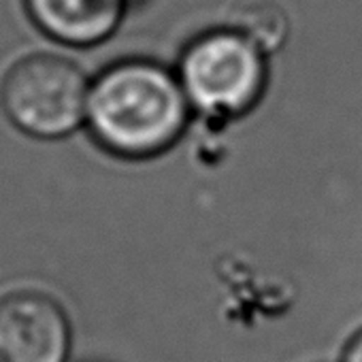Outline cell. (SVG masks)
I'll return each mask as SVG.
<instances>
[{
  "instance_id": "obj_1",
  "label": "cell",
  "mask_w": 362,
  "mask_h": 362,
  "mask_svg": "<svg viewBox=\"0 0 362 362\" xmlns=\"http://www.w3.org/2000/svg\"><path fill=\"white\" fill-rule=\"evenodd\" d=\"M190 109L177 73L149 60H124L90 83L86 126L109 153L143 160L179 141Z\"/></svg>"
},
{
  "instance_id": "obj_2",
  "label": "cell",
  "mask_w": 362,
  "mask_h": 362,
  "mask_svg": "<svg viewBox=\"0 0 362 362\" xmlns=\"http://www.w3.org/2000/svg\"><path fill=\"white\" fill-rule=\"evenodd\" d=\"M177 79L192 109L218 119L239 117L264 92V49L235 26L209 30L181 54Z\"/></svg>"
},
{
  "instance_id": "obj_3",
  "label": "cell",
  "mask_w": 362,
  "mask_h": 362,
  "mask_svg": "<svg viewBox=\"0 0 362 362\" xmlns=\"http://www.w3.org/2000/svg\"><path fill=\"white\" fill-rule=\"evenodd\" d=\"M90 83L69 60L37 54L13 64L0 103L16 128L35 139H62L86 124Z\"/></svg>"
},
{
  "instance_id": "obj_4",
  "label": "cell",
  "mask_w": 362,
  "mask_h": 362,
  "mask_svg": "<svg viewBox=\"0 0 362 362\" xmlns=\"http://www.w3.org/2000/svg\"><path fill=\"white\" fill-rule=\"evenodd\" d=\"M71 324L62 307L41 292L0 300V362H66Z\"/></svg>"
},
{
  "instance_id": "obj_5",
  "label": "cell",
  "mask_w": 362,
  "mask_h": 362,
  "mask_svg": "<svg viewBox=\"0 0 362 362\" xmlns=\"http://www.w3.org/2000/svg\"><path fill=\"white\" fill-rule=\"evenodd\" d=\"M128 0H24L35 26L71 47L107 41L119 26Z\"/></svg>"
},
{
  "instance_id": "obj_6",
  "label": "cell",
  "mask_w": 362,
  "mask_h": 362,
  "mask_svg": "<svg viewBox=\"0 0 362 362\" xmlns=\"http://www.w3.org/2000/svg\"><path fill=\"white\" fill-rule=\"evenodd\" d=\"M343 362H362V332H358L354 341L347 345Z\"/></svg>"
}]
</instances>
